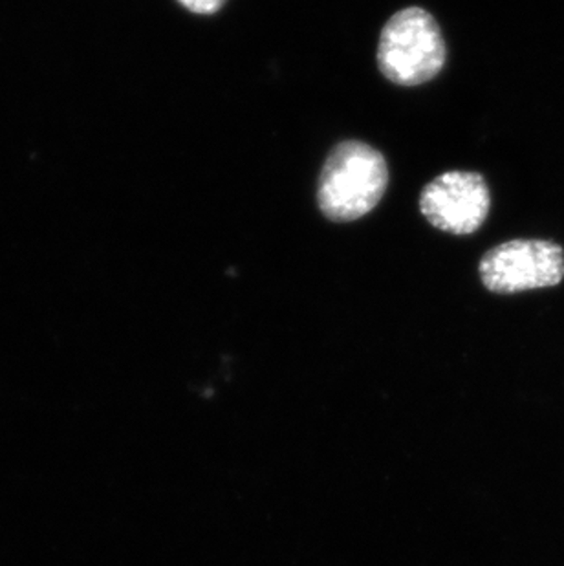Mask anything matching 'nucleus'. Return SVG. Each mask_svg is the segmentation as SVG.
I'll return each instance as SVG.
<instances>
[{
  "label": "nucleus",
  "mask_w": 564,
  "mask_h": 566,
  "mask_svg": "<svg viewBox=\"0 0 564 566\" xmlns=\"http://www.w3.org/2000/svg\"><path fill=\"white\" fill-rule=\"evenodd\" d=\"M389 186L384 155L363 142H343L321 171L317 203L326 219L352 222L370 213Z\"/></svg>",
  "instance_id": "nucleus-1"
},
{
  "label": "nucleus",
  "mask_w": 564,
  "mask_h": 566,
  "mask_svg": "<svg viewBox=\"0 0 564 566\" xmlns=\"http://www.w3.org/2000/svg\"><path fill=\"white\" fill-rule=\"evenodd\" d=\"M448 57L442 30L424 8H405L390 17L379 35L382 74L399 86H418L435 80Z\"/></svg>",
  "instance_id": "nucleus-2"
},
{
  "label": "nucleus",
  "mask_w": 564,
  "mask_h": 566,
  "mask_svg": "<svg viewBox=\"0 0 564 566\" xmlns=\"http://www.w3.org/2000/svg\"><path fill=\"white\" fill-rule=\"evenodd\" d=\"M480 281L493 294L554 289L563 283L564 250L541 239H515L491 248L480 259Z\"/></svg>",
  "instance_id": "nucleus-3"
},
{
  "label": "nucleus",
  "mask_w": 564,
  "mask_h": 566,
  "mask_svg": "<svg viewBox=\"0 0 564 566\" xmlns=\"http://www.w3.org/2000/svg\"><path fill=\"white\" fill-rule=\"evenodd\" d=\"M490 209V188L479 172H443L427 184L420 195V211L429 224L452 235L479 231Z\"/></svg>",
  "instance_id": "nucleus-4"
},
{
  "label": "nucleus",
  "mask_w": 564,
  "mask_h": 566,
  "mask_svg": "<svg viewBox=\"0 0 564 566\" xmlns=\"http://www.w3.org/2000/svg\"><path fill=\"white\" fill-rule=\"evenodd\" d=\"M184 8L192 11V13H200V15H211L224 6L226 0H178Z\"/></svg>",
  "instance_id": "nucleus-5"
}]
</instances>
